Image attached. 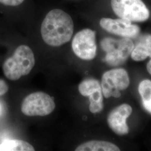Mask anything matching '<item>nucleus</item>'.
Listing matches in <instances>:
<instances>
[{
    "label": "nucleus",
    "mask_w": 151,
    "mask_h": 151,
    "mask_svg": "<svg viewBox=\"0 0 151 151\" xmlns=\"http://www.w3.org/2000/svg\"><path fill=\"white\" fill-rule=\"evenodd\" d=\"M130 55L135 61L144 60L148 57L151 58V34H145L139 38Z\"/></svg>",
    "instance_id": "obj_11"
},
{
    "label": "nucleus",
    "mask_w": 151,
    "mask_h": 151,
    "mask_svg": "<svg viewBox=\"0 0 151 151\" xmlns=\"http://www.w3.org/2000/svg\"><path fill=\"white\" fill-rule=\"evenodd\" d=\"M55 108L54 100L50 95L43 92H35L24 99L21 110L29 116H44L52 113Z\"/></svg>",
    "instance_id": "obj_5"
},
{
    "label": "nucleus",
    "mask_w": 151,
    "mask_h": 151,
    "mask_svg": "<svg viewBox=\"0 0 151 151\" xmlns=\"http://www.w3.org/2000/svg\"><path fill=\"white\" fill-rule=\"evenodd\" d=\"M143 105L149 113L151 114V99L147 101H143Z\"/></svg>",
    "instance_id": "obj_17"
},
{
    "label": "nucleus",
    "mask_w": 151,
    "mask_h": 151,
    "mask_svg": "<svg viewBox=\"0 0 151 151\" xmlns=\"http://www.w3.org/2000/svg\"><path fill=\"white\" fill-rule=\"evenodd\" d=\"M72 48L76 55L81 60H93L97 52L95 31L84 29L77 32L72 42Z\"/></svg>",
    "instance_id": "obj_7"
},
{
    "label": "nucleus",
    "mask_w": 151,
    "mask_h": 151,
    "mask_svg": "<svg viewBox=\"0 0 151 151\" xmlns=\"http://www.w3.org/2000/svg\"><path fill=\"white\" fill-rule=\"evenodd\" d=\"M111 6L116 16L129 22H145L150 15L142 0H111Z\"/></svg>",
    "instance_id": "obj_4"
},
{
    "label": "nucleus",
    "mask_w": 151,
    "mask_h": 151,
    "mask_svg": "<svg viewBox=\"0 0 151 151\" xmlns=\"http://www.w3.org/2000/svg\"><path fill=\"white\" fill-rule=\"evenodd\" d=\"M138 92L142 102L148 101L151 97V81L145 80L142 81L138 86Z\"/></svg>",
    "instance_id": "obj_14"
},
{
    "label": "nucleus",
    "mask_w": 151,
    "mask_h": 151,
    "mask_svg": "<svg viewBox=\"0 0 151 151\" xmlns=\"http://www.w3.org/2000/svg\"><path fill=\"white\" fill-rule=\"evenodd\" d=\"M9 90V86L6 82L0 79V96L7 93Z\"/></svg>",
    "instance_id": "obj_16"
},
{
    "label": "nucleus",
    "mask_w": 151,
    "mask_h": 151,
    "mask_svg": "<svg viewBox=\"0 0 151 151\" xmlns=\"http://www.w3.org/2000/svg\"><path fill=\"white\" fill-rule=\"evenodd\" d=\"M130 83L129 77L127 72L122 68L113 69L103 74L101 86L103 96L105 98L119 97L120 91L127 89Z\"/></svg>",
    "instance_id": "obj_6"
},
{
    "label": "nucleus",
    "mask_w": 151,
    "mask_h": 151,
    "mask_svg": "<svg viewBox=\"0 0 151 151\" xmlns=\"http://www.w3.org/2000/svg\"><path fill=\"white\" fill-rule=\"evenodd\" d=\"M116 145L103 140H91L82 143L76 148V151H119Z\"/></svg>",
    "instance_id": "obj_12"
},
{
    "label": "nucleus",
    "mask_w": 151,
    "mask_h": 151,
    "mask_svg": "<svg viewBox=\"0 0 151 151\" xmlns=\"http://www.w3.org/2000/svg\"><path fill=\"white\" fill-rule=\"evenodd\" d=\"M147 70L148 71V72L151 75V60L149 61V62L147 64Z\"/></svg>",
    "instance_id": "obj_18"
},
{
    "label": "nucleus",
    "mask_w": 151,
    "mask_h": 151,
    "mask_svg": "<svg viewBox=\"0 0 151 151\" xmlns=\"http://www.w3.org/2000/svg\"><path fill=\"white\" fill-rule=\"evenodd\" d=\"M100 25L105 31L123 38H135L140 32L138 25L120 18L113 19L104 17L100 20Z\"/></svg>",
    "instance_id": "obj_9"
},
{
    "label": "nucleus",
    "mask_w": 151,
    "mask_h": 151,
    "mask_svg": "<svg viewBox=\"0 0 151 151\" xmlns=\"http://www.w3.org/2000/svg\"><path fill=\"white\" fill-rule=\"evenodd\" d=\"M25 0H0V4L7 6L16 7L22 5Z\"/></svg>",
    "instance_id": "obj_15"
},
{
    "label": "nucleus",
    "mask_w": 151,
    "mask_h": 151,
    "mask_svg": "<svg viewBox=\"0 0 151 151\" xmlns=\"http://www.w3.org/2000/svg\"><path fill=\"white\" fill-rule=\"evenodd\" d=\"M34 65L35 57L32 49L27 45H21L6 60L2 69L7 78L17 81L22 76L29 74Z\"/></svg>",
    "instance_id": "obj_2"
},
{
    "label": "nucleus",
    "mask_w": 151,
    "mask_h": 151,
    "mask_svg": "<svg viewBox=\"0 0 151 151\" xmlns=\"http://www.w3.org/2000/svg\"><path fill=\"white\" fill-rule=\"evenodd\" d=\"M34 151V147L24 140L7 139L0 144V151Z\"/></svg>",
    "instance_id": "obj_13"
},
{
    "label": "nucleus",
    "mask_w": 151,
    "mask_h": 151,
    "mask_svg": "<svg viewBox=\"0 0 151 151\" xmlns=\"http://www.w3.org/2000/svg\"><path fill=\"white\" fill-rule=\"evenodd\" d=\"M1 112H2V105L0 104V114L1 113Z\"/></svg>",
    "instance_id": "obj_19"
},
{
    "label": "nucleus",
    "mask_w": 151,
    "mask_h": 151,
    "mask_svg": "<svg viewBox=\"0 0 151 151\" xmlns=\"http://www.w3.org/2000/svg\"><path fill=\"white\" fill-rule=\"evenodd\" d=\"M132 113V108L127 104H123L114 109L108 116V123L110 129L119 135L129 133L127 119Z\"/></svg>",
    "instance_id": "obj_10"
},
{
    "label": "nucleus",
    "mask_w": 151,
    "mask_h": 151,
    "mask_svg": "<svg viewBox=\"0 0 151 151\" xmlns=\"http://www.w3.org/2000/svg\"><path fill=\"white\" fill-rule=\"evenodd\" d=\"M74 31V23L70 15L60 9L49 11L41 25L44 42L52 47H60L70 41Z\"/></svg>",
    "instance_id": "obj_1"
},
{
    "label": "nucleus",
    "mask_w": 151,
    "mask_h": 151,
    "mask_svg": "<svg viewBox=\"0 0 151 151\" xmlns=\"http://www.w3.org/2000/svg\"><path fill=\"white\" fill-rule=\"evenodd\" d=\"M78 91L82 96L89 97V110L92 113H98L103 110V93L99 81L94 78L86 79L80 83Z\"/></svg>",
    "instance_id": "obj_8"
},
{
    "label": "nucleus",
    "mask_w": 151,
    "mask_h": 151,
    "mask_svg": "<svg viewBox=\"0 0 151 151\" xmlns=\"http://www.w3.org/2000/svg\"><path fill=\"white\" fill-rule=\"evenodd\" d=\"M103 50L106 53V62L111 66L123 64L132 53L134 45L130 38L121 39L105 38L101 42Z\"/></svg>",
    "instance_id": "obj_3"
}]
</instances>
